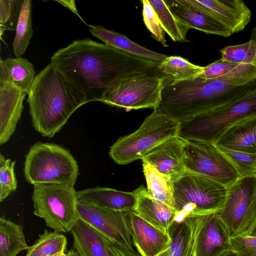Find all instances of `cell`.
<instances>
[{
	"label": "cell",
	"mask_w": 256,
	"mask_h": 256,
	"mask_svg": "<svg viewBox=\"0 0 256 256\" xmlns=\"http://www.w3.org/2000/svg\"><path fill=\"white\" fill-rule=\"evenodd\" d=\"M16 161L5 159L0 154V201L2 202L17 188L14 173Z\"/></svg>",
	"instance_id": "cell-35"
},
{
	"label": "cell",
	"mask_w": 256,
	"mask_h": 256,
	"mask_svg": "<svg viewBox=\"0 0 256 256\" xmlns=\"http://www.w3.org/2000/svg\"><path fill=\"white\" fill-rule=\"evenodd\" d=\"M56 2L68 8L73 12L78 15L74 0H56Z\"/></svg>",
	"instance_id": "cell-40"
},
{
	"label": "cell",
	"mask_w": 256,
	"mask_h": 256,
	"mask_svg": "<svg viewBox=\"0 0 256 256\" xmlns=\"http://www.w3.org/2000/svg\"><path fill=\"white\" fill-rule=\"evenodd\" d=\"M180 122L162 112L154 110L134 132L120 138L110 147V157L118 164L142 159L166 140L178 136Z\"/></svg>",
	"instance_id": "cell-5"
},
{
	"label": "cell",
	"mask_w": 256,
	"mask_h": 256,
	"mask_svg": "<svg viewBox=\"0 0 256 256\" xmlns=\"http://www.w3.org/2000/svg\"><path fill=\"white\" fill-rule=\"evenodd\" d=\"M168 250L169 248L166 250L162 252L157 256H168Z\"/></svg>",
	"instance_id": "cell-45"
},
{
	"label": "cell",
	"mask_w": 256,
	"mask_h": 256,
	"mask_svg": "<svg viewBox=\"0 0 256 256\" xmlns=\"http://www.w3.org/2000/svg\"><path fill=\"white\" fill-rule=\"evenodd\" d=\"M24 172L32 184H56L74 186L79 174L78 163L70 151L60 145L38 142L26 156Z\"/></svg>",
	"instance_id": "cell-6"
},
{
	"label": "cell",
	"mask_w": 256,
	"mask_h": 256,
	"mask_svg": "<svg viewBox=\"0 0 256 256\" xmlns=\"http://www.w3.org/2000/svg\"><path fill=\"white\" fill-rule=\"evenodd\" d=\"M240 64L220 58L204 66L203 72L199 77L205 80L217 78L228 74Z\"/></svg>",
	"instance_id": "cell-37"
},
{
	"label": "cell",
	"mask_w": 256,
	"mask_h": 256,
	"mask_svg": "<svg viewBox=\"0 0 256 256\" xmlns=\"http://www.w3.org/2000/svg\"><path fill=\"white\" fill-rule=\"evenodd\" d=\"M230 249L228 231L218 212L208 215L196 238L192 256H219Z\"/></svg>",
	"instance_id": "cell-16"
},
{
	"label": "cell",
	"mask_w": 256,
	"mask_h": 256,
	"mask_svg": "<svg viewBox=\"0 0 256 256\" xmlns=\"http://www.w3.org/2000/svg\"><path fill=\"white\" fill-rule=\"evenodd\" d=\"M156 12L164 31L174 42H186V34L190 30L182 23L172 12L164 0H149Z\"/></svg>",
	"instance_id": "cell-29"
},
{
	"label": "cell",
	"mask_w": 256,
	"mask_h": 256,
	"mask_svg": "<svg viewBox=\"0 0 256 256\" xmlns=\"http://www.w3.org/2000/svg\"><path fill=\"white\" fill-rule=\"evenodd\" d=\"M252 36L255 41V54L254 60L252 63V65L254 66L256 68V28L254 27L252 30Z\"/></svg>",
	"instance_id": "cell-42"
},
{
	"label": "cell",
	"mask_w": 256,
	"mask_h": 256,
	"mask_svg": "<svg viewBox=\"0 0 256 256\" xmlns=\"http://www.w3.org/2000/svg\"><path fill=\"white\" fill-rule=\"evenodd\" d=\"M80 218L105 236L113 244L134 250L126 212L106 208L97 205L78 202Z\"/></svg>",
	"instance_id": "cell-12"
},
{
	"label": "cell",
	"mask_w": 256,
	"mask_h": 256,
	"mask_svg": "<svg viewBox=\"0 0 256 256\" xmlns=\"http://www.w3.org/2000/svg\"><path fill=\"white\" fill-rule=\"evenodd\" d=\"M216 147L231 163L240 178L256 177V153L234 150L217 146Z\"/></svg>",
	"instance_id": "cell-32"
},
{
	"label": "cell",
	"mask_w": 256,
	"mask_h": 256,
	"mask_svg": "<svg viewBox=\"0 0 256 256\" xmlns=\"http://www.w3.org/2000/svg\"><path fill=\"white\" fill-rule=\"evenodd\" d=\"M26 94L12 84L0 83V145L6 143L14 133Z\"/></svg>",
	"instance_id": "cell-17"
},
{
	"label": "cell",
	"mask_w": 256,
	"mask_h": 256,
	"mask_svg": "<svg viewBox=\"0 0 256 256\" xmlns=\"http://www.w3.org/2000/svg\"><path fill=\"white\" fill-rule=\"evenodd\" d=\"M70 233L74 240V248L80 256H109V240L82 219L78 220Z\"/></svg>",
	"instance_id": "cell-23"
},
{
	"label": "cell",
	"mask_w": 256,
	"mask_h": 256,
	"mask_svg": "<svg viewBox=\"0 0 256 256\" xmlns=\"http://www.w3.org/2000/svg\"><path fill=\"white\" fill-rule=\"evenodd\" d=\"M219 256H239L236 252L232 250H230Z\"/></svg>",
	"instance_id": "cell-43"
},
{
	"label": "cell",
	"mask_w": 256,
	"mask_h": 256,
	"mask_svg": "<svg viewBox=\"0 0 256 256\" xmlns=\"http://www.w3.org/2000/svg\"><path fill=\"white\" fill-rule=\"evenodd\" d=\"M222 60L238 64H251L254 60L255 41L251 36L250 40L240 44L224 47L220 50Z\"/></svg>",
	"instance_id": "cell-33"
},
{
	"label": "cell",
	"mask_w": 256,
	"mask_h": 256,
	"mask_svg": "<svg viewBox=\"0 0 256 256\" xmlns=\"http://www.w3.org/2000/svg\"><path fill=\"white\" fill-rule=\"evenodd\" d=\"M214 144L231 150L256 153V116L230 127Z\"/></svg>",
	"instance_id": "cell-22"
},
{
	"label": "cell",
	"mask_w": 256,
	"mask_h": 256,
	"mask_svg": "<svg viewBox=\"0 0 256 256\" xmlns=\"http://www.w3.org/2000/svg\"><path fill=\"white\" fill-rule=\"evenodd\" d=\"M50 64L84 92L88 102L100 101L110 86L124 78L144 74L164 76L160 63L89 38L59 50Z\"/></svg>",
	"instance_id": "cell-1"
},
{
	"label": "cell",
	"mask_w": 256,
	"mask_h": 256,
	"mask_svg": "<svg viewBox=\"0 0 256 256\" xmlns=\"http://www.w3.org/2000/svg\"><path fill=\"white\" fill-rule=\"evenodd\" d=\"M36 76L34 65L27 59L0 57V83L12 84L28 93Z\"/></svg>",
	"instance_id": "cell-25"
},
{
	"label": "cell",
	"mask_w": 256,
	"mask_h": 256,
	"mask_svg": "<svg viewBox=\"0 0 256 256\" xmlns=\"http://www.w3.org/2000/svg\"><path fill=\"white\" fill-rule=\"evenodd\" d=\"M132 192L136 197L134 212L148 223L168 234L176 211L152 197L143 185Z\"/></svg>",
	"instance_id": "cell-18"
},
{
	"label": "cell",
	"mask_w": 256,
	"mask_h": 256,
	"mask_svg": "<svg viewBox=\"0 0 256 256\" xmlns=\"http://www.w3.org/2000/svg\"><path fill=\"white\" fill-rule=\"evenodd\" d=\"M256 87V68L241 64L220 78L200 77L174 82L164 77L161 99L156 110L179 122L230 104L242 98Z\"/></svg>",
	"instance_id": "cell-2"
},
{
	"label": "cell",
	"mask_w": 256,
	"mask_h": 256,
	"mask_svg": "<svg viewBox=\"0 0 256 256\" xmlns=\"http://www.w3.org/2000/svg\"><path fill=\"white\" fill-rule=\"evenodd\" d=\"M32 1L24 0L12 42L13 50L16 57H20L24 54L32 36Z\"/></svg>",
	"instance_id": "cell-31"
},
{
	"label": "cell",
	"mask_w": 256,
	"mask_h": 256,
	"mask_svg": "<svg viewBox=\"0 0 256 256\" xmlns=\"http://www.w3.org/2000/svg\"><path fill=\"white\" fill-rule=\"evenodd\" d=\"M142 16L145 26L151 32L152 37L164 47H168L158 16L148 0H142Z\"/></svg>",
	"instance_id": "cell-36"
},
{
	"label": "cell",
	"mask_w": 256,
	"mask_h": 256,
	"mask_svg": "<svg viewBox=\"0 0 256 256\" xmlns=\"http://www.w3.org/2000/svg\"><path fill=\"white\" fill-rule=\"evenodd\" d=\"M88 27L92 34L104 44L138 57L160 64L168 56L148 50L132 42L124 35L107 30L102 26L89 25Z\"/></svg>",
	"instance_id": "cell-24"
},
{
	"label": "cell",
	"mask_w": 256,
	"mask_h": 256,
	"mask_svg": "<svg viewBox=\"0 0 256 256\" xmlns=\"http://www.w3.org/2000/svg\"><path fill=\"white\" fill-rule=\"evenodd\" d=\"M109 256H142L138 252L130 250L109 242L108 246Z\"/></svg>",
	"instance_id": "cell-39"
},
{
	"label": "cell",
	"mask_w": 256,
	"mask_h": 256,
	"mask_svg": "<svg viewBox=\"0 0 256 256\" xmlns=\"http://www.w3.org/2000/svg\"><path fill=\"white\" fill-rule=\"evenodd\" d=\"M27 94L33 126L49 138L60 131L78 108L88 103L84 92L50 63L36 75Z\"/></svg>",
	"instance_id": "cell-3"
},
{
	"label": "cell",
	"mask_w": 256,
	"mask_h": 256,
	"mask_svg": "<svg viewBox=\"0 0 256 256\" xmlns=\"http://www.w3.org/2000/svg\"><path fill=\"white\" fill-rule=\"evenodd\" d=\"M230 246L239 256H256V237L242 234L230 238Z\"/></svg>",
	"instance_id": "cell-38"
},
{
	"label": "cell",
	"mask_w": 256,
	"mask_h": 256,
	"mask_svg": "<svg viewBox=\"0 0 256 256\" xmlns=\"http://www.w3.org/2000/svg\"><path fill=\"white\" fill-rule=\"evenodd\" d=\"M256 116V87L239 100L180 123L178 136L214 144L230 127Z\"/></svg>",
	"instance_id": "cell-7"
},
{
	"label": "cell",
	"mask_w": 256,
	"mask_h": 256,
	"mask_svg": "<svg viewBox=\"0 0 256 256\" xmlns=\"http://www.w3.org/2000/svg\"><path fill=\"white\" fill-rule=\"evenodd\" d=\"M133 244L142 256H157L170 247L168 234L140 218L134 211L126 212Z\"/></svg>",
	"instance_id": "cell-14"
},
{
	"label": "cell",
	"mask_w": 256,
	"mask_h": 256,
	"mask_svg": "<svg viewBox=\"0 0 256 256\" xmlns=\"http://www.w3.org/2000/svg\"><path fill=\"white\" fill-rule=\"evenodd\" d=\"M53 256H67V254H65L64 252L60 253L56 255H54Z\"/></svg>",
	"instance_id": "cell-46"
},
{
	"label": "cell",
	"mask_w": 256,
	"mask_h": 256,
	"mask_svg": "<svg viewBox=\"0 0 256 256\" xmlns=\"http://www.w3.org/2000/svg\"><path fill=\"white\" fill-rule=\"evenodd\" d=\"M186 140L176 136L160 144L142 159L174 182L186 170L184 148Z\"/></svg>",
	"instance_id": "cell-15"
},
{
	"label": "cell",
	"mask_w": 256,
	"mask_h": 256,
	"mask_svg": "<svg viewBox=\"0 0 256 256\" xmlns=\"http://www.w3.org/2000/svg\"><path fill=\"white\" fill-rule=\"evenodd\" d=\"M184 5L203 12L224 26L232 34L242 30L252 12L242 0H180Z\"/></svg>",
	"instance_id": "cell-13"
},
{
	"label": "cell",
	"mask_w": 256,
	"mask_h": 256,
	"mask_svg": "<svg viewBox=\"0 0 256 256\" xmlns=\"http://www.w3.org/2000/svg\"><path fill=\"white\" fill-rule=\"evenodd\" d=\"M24 0H0V32L14 31Z\"/></svg>",
	"instance_id": "cell-34"
},
{
	"label": "cell",
	"mask_w": 256,
	"mask_h": 256,
	"mask_svg": "<svg viewBox=\"0 0 256 256\" xmlns=\"http://www.w3.org/2000/svg\"><path fill=\"white\" fill-rule=\"evenodd\" d=\"M23 227L14 222L0 218V256H16L28 250Z\"/></svg>",
	"instance_id": "cell-27"
},
{
	"label": "cell",
	"mask_w": 256,
	"mask_h": 256,
	"mask_svg": "<svg viewBox=\"0 0 256 256\" xmlns=\"http://www.w3.org/2000/svg\"><path fill=\"white\" fill-rule=\"evenodd\" d=\"M78 202H88L111 210L134 211L136 197L132 192L95 187L76 192Z\"/></svg>",
	"instance_id": "cell-20"
},
{
	"label": "cell",
	"mask_w": 256,
	"mask_h": 256,
	"mask_svg": "<svg viewBox=\"0 0 256 256\" xmlns=\"http://www.w3.org/2000/svg\"><path fill=\"white\" fill-rule=\"evenodd\" d=\"M34 214L58 232H70L80 218L76 192L74 186L56 184L34 185Z\"/></svg>",
	"instance_id": "cell-8"
},
{
	"label": "cell",
	"mask_w": 256,
	"mask_h": 256,
	"mask_svg": "<svg viewBox=\"0 0 256 256\" xmlns=\"http://www.w3.org/2000/svg\"><path fill=\"white\" fill-rule=\"evenodd\" d=\"M207 216H188L172 224L168 231V256H192L196 238Z\"/></svg>",
	"instance_id": "cell-19"
},
{
	"label": "cell",
	"mask_w": 256,
	"mask_h": 256,
	"mask_svg": "<svg viewBox=\"0 0 256 256\" xmlns=\"http://www.w3.org/2000/svg\"><path fill=\"white\" fill-rule=\"evenodd\" d=\"M159 68L165 77L174 82L199 77L204 66L194 64L180 56H168L160 64Z\"/></svg>",
	"instance_id": "cell-28"
},
{
	"label": "cell",
	"mask_w": 256,
	"mask_h": 256,
	"mask_svg": "<svg viewBox=\"0 0 256 256\" xmlns=\"http://www.w3.org/2000/svg\"><path fill=\"white\" fill-rule=\"evenodd\" d=\"M174 189L176 222L219 212L227 194V186L188 170L174 182Z\"/></svg>",
	"instance_id": "cell-4"
},
{
	"label": "cell",
	"mask_w": 256,
	"mask_h": 256,
	"mask_svg": "<svg viewBox=\"0 0 256 256\" xmlns=\"http://www.w3.org/2000/svg\"><path fill=\"white\" fill-rule=\"evenodd\" d=\"M218 214L230 238L244 234L256 216V177L240 178L228 186Z\"/></svg>",
	"instance_id": "cell-10"
},
{
	"label": "cell",
	"mask_w": 256,
	"mask_h": 256,
	"mask_svg": "<svg viewBox=\"0 0 256 256\" xmlns=\"http://www.w3.org/2000/svg\"><path fill=\"white\" fill-rule=\"evenodd\" d=\"M67 242L64 234L46 228L36 242L29 247L26 256H53L64 252Z\"/></svg>",
	"instance_id": "cell-30"
},
{
	"label": "cell",
	"mask_w": 256,
	"mask_h": 256,
	"mask_svg": "<svg viewBox=\"0 0 256 256\" xmlns=\"http://www.w3.org/2000/svg\"><path fill=\"white\" fill-rule=\"evenodd\" d=\"M164 1L175 16L190 29L224 37L232 34L224 26L212 18L184 5L180 0Z\"/></svg>",
	"instance_id": "cell-21"
},
{
	"label": "cell",
	"mask_w": 256,
	"mask_h": 256,
	"mask_svg": "<svg viewBox=\"0 0 256 256\" xmlns=\"http://www.w3.org/2000/svg\"><path fill=\"white\" fill-rule=\"evenodd\" d=\"M244 234L256 237V216Z\"/></svg>",
	"instance_id": "cell-41"
},
{
	"label": "cell",
	"mask_w": 256,
	"mask_h": 256,
	"mask_svg": "<svg viewBox=\"0 0 256 256\" xmlns=\"http://www.w3.org/2000/svg\"><path fill=\"white\" fill-rule=\"evenodd\" d=\"M164 77L144 74L124 78L110 86L100 102L127 110H154L160 101Z\"/></svg>",
	"instance_id": "cell-9"
},
{
	"label": "cell",
	"mask_w": 256,
	"mask_h": 256,
	"mask_svg": "<svg viewBox=\"0 0 256 256\" xmlns=\"http://www.w3.org/2000/svg\"><path fill=\"white\" fill-rule=\"evenodd\" d=\"M184 152L187 170L227 187L240 178L231 163L212 144L186 140Z\"/></svg>",
	"instance_id": "cell-11"
},
{
	"label": "cell",
	"mask_w": 256,
	"mask_h": 256,
	"mask_svg": "<svg viewBox=\"0 0 256 256\" xmlns=\"http://www.w3.org/2000/svg\"><path fill=\"white\" fill-rule=\"evenodd\" d=\"M66 254L67 256H80L78 252L74 248L70 249Z\"/></svg>",
	"instance_id": "cell-44"
},
{
	"label": "cell",
	"mask_w": 256,
	"mask_h": 256,
	"mask_svg": "<svg viewBox=\"0 0 256 256\" xmlns=\"http://www.w3.org/2000/svg\"><path fill=\"white\" fill-rule=\"evenodd\" d=\"M142 167L148 193L156 200L175 210L173 180L145 161H142Z\"/></svg>",
	"instance_id": "cell-26"
}]
</instances>
